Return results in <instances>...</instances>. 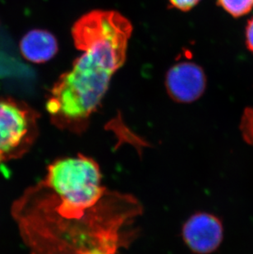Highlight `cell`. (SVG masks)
I'll list each match as a JSON object with an SVG mask.
<instances>
[{
  "label": "cell",
  "instance_id": "6da1fadb",
  "mask_svg": "<svg viewBox=\"0 0 253 254\" xmlns=\"http://www.w3.org/2000/svg\"><path fill=\"white\" fill-rule=\"evenodd\" d=\"M132 25L113 10H93L72 28L74 46L82 51L49 95L46 110L54 125L74 134L88 128L115 72L125 64Z\"/></svg>",
  "mask_w": 253,
  "mask_h": 254
},
{
  "label": "cell",
  "instance_id": "7a4b0ae2",
  "mask_svg": "<svg viewBox=\"0 0 253 254\" xmlns=\"http://www.w3.org/2000/svg\"><path fill=\"white\" fill-rule=\"evenodd\" d=\"M35 118L14 101L0 100V161L28 142L35 132Z\"/></svg>",
  "mask_w": 253,
  "mask_h": 254
},
{
  "label": "cell",
  "instance_id": "3957f363",
  "mask_svg": "<svg viewBox=\"0 0 253 254\" xmlns=\"http://www.w3.org/2000/svg\"><path fill=\"white\" fill-rule=\"evenodd\" d=\"M182 237L193 254H212L220 248L224 240L222 221L213 214L196 212L184 222Z\"/></svg>",
  "mask_w": 253,
  "mask_h": 254
},
{
  "label": "cell",
  "instance_id": "277c9868",
  "mask_svg": "<svg viewBox=\"0 0 253 254\" xmlns=\"http://www.w3.org/2000/svg\"><path fill=\"white\" fill-rule=\"evenodd\" d=\"M165 86L173 101L177 103H192L205 92L206 77L199 65L191 62L179 63L168 71Z\"/></svg>",
  "mask_w": 253,
  "mask_h": 254
},
{
  "label": "cell",
  "instance_id": "5b68a950",
  "mask_svg": "<svg viewBox=\"0 0 253 254\" xmlns=\"http://www.w3.org/2000/svg\"><path fill=\"white\" fill-rule=\"evenodd\" d=\"M22 56L34 64L48 62L59 51L57 39L50 31L36 29L29 31L20 42Z\"/></svg>",
  "mask_w": 253,
  "mask_h": 254
},
{
  "label": "cell",
  "instance_id": "8992f818",
  "mask_svg": "<svg viewBox=\"0 0 253 254\" xmlns=\"http://www.w3.org/2000/svg\"><path fill=\"white\" fill-rule=\"evenodd\" d=\"M217 3L234 17L245 16L253 8V0H217Z\"/></svg>",
  "mask_w": 253,
  "mask_h": 254
},
{
  "label": "cell",
  "instance_id": "52a82bcc",
  "mask_svg": "<svg viewBox=\"0 0 253 254\" xmlns=\"http://www.w3.org/2000/svg\"><path fill=\"white\" fill-rule=\"evenodd\" d=\"M239 129L245 142L253 146V107H247L244 110Z\"/></svg>",
  "mask_w": 253,
  "mask_h": 254
},
{
  "label": "cell",
  "instance_id": "ba28073f",
  "mask_svg": "<svg viewBox=\"0 0 253 254\" xmlns=\"http://www.w3.org/2000/svg\"><path fill=\"white\" fill-rule=\"evenodd\" d=\"M173 7L184 12H188L192 9L196 5L198 4L201 0H169Z\"/></svg>",
  "mask_w": 253,
  "mask_h": 254
},
{
  "label": "cell",
  "instance_id": "9c48e42d",
  "mask_svg": "<svg viewBox=\"0 0 253 254\" xmlns=\"http://www.w3.org/2000/svg\"><path fill=\"white\" fill-rule=\"evenodd\" d=\"M247 48L253 53V17L249 20L245 31Z\"/></svg>",
  "mask_w": 253,
  "mask_h": 254
}]
</instances>
